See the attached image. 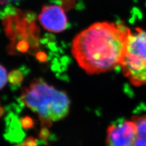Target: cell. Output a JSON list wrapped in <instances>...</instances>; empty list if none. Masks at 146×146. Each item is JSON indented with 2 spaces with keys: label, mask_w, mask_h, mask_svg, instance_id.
<instances>
[{
  "label": "cell",
  "mask_w": 146,
  "mask_h": 146,
  "mask_svg": "<svg viewBox=\"0 0 146 146\" xmlns=\"http://www.w3.org/2000/svg\"><path fill=\"white\" fill-rule=\"evenodd\" d=\"M131 32L122 22L96 23L76 36L72 56L89 74L112 71L121 66Z\"/></svg>",
  "instance_id": "cell-1"
},
{
  "label": "cell",
  "mask_w": 146,
  "mask_h": 146,
  "mask_svg": "<svg viewBox=\"0 0 146 146\" xmlns=\"http://www.w3.org/2000/svg\"><path fill=\"white\" fill-rule=\"evenodd\" d=\"M21 101L37 114L42 124L49 127L65 117L70 100L66 92L56 89L42 79H35L21 90Z\"/></svg>",
  "instance_id": "cell-2"
},
{
  "label": "cell",
  "mask_w": 146,
  "mask_h": 146,
  "mask_svg": "<svg viewBox=\"0 0 146 146\" xmlns=\"http://www.w3.org/2000/svg\"><path fill=\"white\" fill-rule=\"evenodd\" d=\"M120 68L132 85H146V31H131Z\"/></svg>",
  "instance_id": "cell-3"
},
{
  "label": "cell",
  "mask_w": 146,
  "mask_h": 146,
  "mask_svg": "<svg viewBox=\"0 0 146 146\" xmlns=\"http://www.w3.org/2000/svg\"><path fill=\"white\" fill-rule=\"evenodd\" d=\"M136 125L131 121L117 122L110 125L107 131V146H134Z\"/></svg>",
  "instance_id": "cell-4"
},
{
  "label": "cell",
  "mask_w": 146,
  "mask_h": 146,
  "mask_svg": "<svg viewBox=\"0 0 146 146\" xmlns=\"http://www.w3.org/2000/svg\"><path fill=\"white\" fill-rule=\"evenodd\" d=\"M43 28L52 33H61L68 25L67 17L63 9L57 5L43 7L38 17Z\"/></svg>",
  "instance_id": "cell-5"
},
{
  "label": "cell",
  "mask_w": 146,
  "mask_h": 146,
  "mask_svg": "<svg viewBox=\"0 0 146 146\" xmlns=\"http://www.w3.org/2000/svg\"><path fill=\"white\" fill-rule=\"evenodd\" d=\"M136 125L134 146H146V115L132 117Z\"/></svg>",
  "instance_id": "cell-6"
},
{
  "label": "cell",
  "mask_w": 146,
  "mask_h": 146,
  "mask_svg": "<svg viewBox=\"0 0 146 146\" xmlns=\"http://www.w3.org/2000/svg\"><path fill=\"white\" fill-rule=\"evenodd\" d=\"M23 79V77L21 73L18 71H13L8 76L9 81L10 82V83L14 85L20 84Z\"/></svg>",
  "instance_id": "cell-7"
},
{
  "label": "cell",
  "mask_w": 146,
  "mask_h": 146,
  "mask_svg": "<svg viewBox=\"0 0 146 146\" xmlns=\"http://www.w3.org/2000/svg\"><path fill=\"white\" fill-rule=\"evenodd\" d=\"M7 80L8 75L6 68L0 65V90H1L5 86Z\"/></svg>",
  "instance_id": "cell-8"
},
{
  "label": "cell",
  "mask_w": 146,
  "mask_h": 146,
  "mask_svg": "<svg viewBox=\"0 0 146 146\" xmlns=\"http://www.w3.org/2000/svg\"><path fill=\"white\" fill-rule=\"evenodd\" d=\"M21 125L25 129H29L34 126V122L33 119L29 116L23 117L21 119Z\"/></svg>",
  "instance_id": "cell-9"
},
{
  "label": "cell",
  "mask_w": 146,
  "mask_h": 146,
  "mask_svg": "<svg viewBox=\"0 0 146 146\" xmlns=\"http://www.w3.org/2000/svg\"><path fill=\"white\" fill-rule=\"evenodd\" d=\"M36 140L32 137L27 138L24 142L23 145L24 146H37L36 143Z\"/></svg>",
  "instance_id": "cell-10"
},
{
  "label": "cell",
  "mask_w": 146,
  "mask_h": 146,
  "mask_svg": "<svg viewBox=\"0 0 146 146\" xmlns=\"http://www.w3.org/2000/svg\"><path fill=\"white\" fill-rule=\"evenodd\" d=\"M49 136V131L46 128H43L40 132V137L43 139H46Z\"/></svg>",
  "instance_id": "cell-11"
},
{
  "label": "cell",
  "mask_w": 146,
  "mask_h": 146,
  "mask_svg": "<svg viewBox=\"0 0 146 146\" xmlns=\"http://www.w3.org/2000/svg\"><path fill=\"white\" fill-rule=\"evenodd\" d=\"M4 113V109L3 107H0V117H1L3 115Z\"/></svg>",
  "instance_id": "cell-12"
}]
</instances>
